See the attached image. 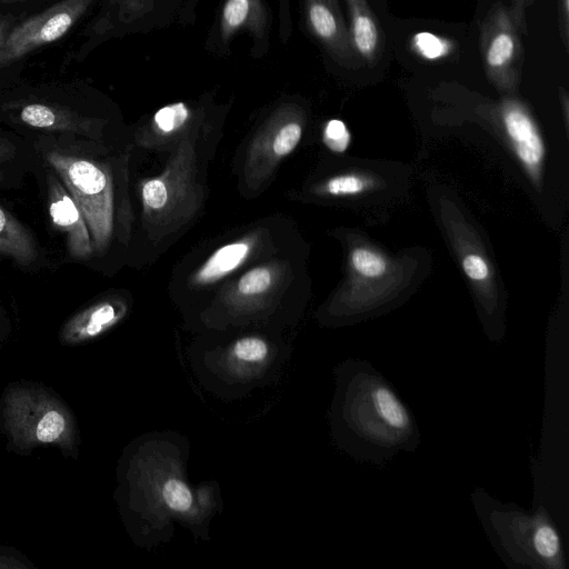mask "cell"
I'll return each instance as SVG.
<instances>
[{"label": "cell", "mask_w": 569, "mask_h": 569, "mask_svg": "<svg viewBox=\"0 0 569 569\" xmlns=\"http://www.w3.org/2000/svg\"><path fill=\"white\" fill-rule=\"evenodd\" d=\"M329 408L336 447L358 462L383 466L421 443L416 418L393 385L368 360L347 359L333 369Z\"/></svg>", "instance_id": "1"}, {"label": "cell", "mask_w": 569, "mask_h": 569, "mask_svg": "<svg viewBox=\"0 0 569 569\" xmlns=\"http://www.w3.org/2000/svg\"><path fill=\"white\" fill-rule=\"evenodd\" d=\"M532 508H543L569 543V359L548 348L538 455L530 459Z\"/></svg>", "instance_id": "2"}, {"label": "cell", "mask_w": 569, "mask_h": 569, "mask_svg": "<svg viewBox=\"0 0 569 569\" xmlns=\"http://www.w3.org/2000/svg\"><path fill=\"white\" fill-rule=\"evenodd\" d=\"M471 502L497 555L510 569H567L569 543L543 508L526 510L476 488Z\"/></svg>", "instance_id": "3"}, {"label": "cell", "mask_w": 569, "mask_h": 569, "mask_svg": "<svg viewBox=\"0 0 569 569\" xmlns=\"http://www.w3.org/2000/svg\"><path fill=\"white\" fill-rule=\"evenodd\" d=\"M289 358L288 347L251 332L190 352V366L201 386L222 399H238L277 382Z\"/></svg>", "instance_id": "4"}, {"label": "cell", "mask_w": 569, "mask_h": 569, "mask_svg": "<svg viewBox=\"0 0 569 569\" xmlns=\"http://www.w3.org/2000/svg\"><path fill=\"white\" fill-rule=\"evenodd\" d=\"M172 449L159 435L142 442V477L148 480V486L142 483V511L148 507V516L154 512L157 523L171 518L190 529L208 525L217 497L208 488L200 492L188 482L184 461H177Z\"/></svg>", "instance_id": "5"}, {"label": "cell", "mask_w": 569, "mask_h": 569, "mask_svg": "<svg viewBox=\"0 0 569 569\" xmlns=\"http://www.w3.org/2000/svg\"><path fill=\"white\" fill-rule=\"evenodd\" d=\"M140 194L143 227L154 239L176 231L199 211L203 189L190 130L176 143L163 171L142 182Z\"/></svg>", "instance_id": "6"}, {"label": "cell", "mask_w": 569, "mask_h": 569, "mask_svg": "<svg viewBox=\"0 0 569 569\" xmlns=\"http://www.w3.org/2000/svg\"><path fill=\"white\" fill-rule=\"evenodd\" d=\"M47 160L78 203L94 249L103 252L113 229V187L108 167L57 151L49 152Z\"/></svg>", "instance_id": "7"}, {"label": "cell", "mask_w": 569, "mask_h": 569, "mask_svg": "<svg viewBox=\"0 0 569 569\" xmlns=\"http://www.w3.org/2000/svg\"><path fill=\"white\" fill-rule=\"evenodd\" d=\"M305 114L293 103L278 107L263 122L247 150L243 177L247 187L259 189L302 138Z\"/></svg>", "instance_id": "8"}, {"label": "cell", "mask_w": 569, "mask_h": 569, "mask_svg": "<svg viewBox=\"0 0 569 569\" xmlns=\"http://www.w3.org/2000/svg\"><path fill=\"white\" fill-rule=\"evenodd\" d=\"M287 263L276 260L258 264L231 282L219 297L220 325L252 321L280 296L288 280Z\"/></svg>", "instance_id": "9"}, {"label": "cell", "mask_w": 569, "mask_h": 569, "mask_svg": "<svg viewBox=\"0 0 569 569\" xmlns=\"http://www.w3.org/2000/svg\"><path fill=\"white\" fill-rule=\"evenodd\" d=\"M93 0H62L12 28L0 48V67L64 36Z\"/></svg>", "instance_id": "10"}, {"label": "cell", "mask_w": 569, "mask_h": 569, "mask_svg": "<svg viewBox=\"0 0 569 569\" xmlns=\"http://www.w3.org/2000/svg\"><path fill=\"white\" fill-rule=\"evenodd\" d=\"M49 214L53 224L66 233L69 254L79 260L92 256L94 247L83 214L59 180L48 176Z\"/></svg>", "instance_id": "11"}, {"label": "cell", "mask_w": 569, "mask_h": 569, "mask_svg": "<svg viewBox=\"0 0 569 569\" xmlns=\"http://www.w3.org/2000/svg\"><path fill=\"white\" fill-rule=\"evenodd\" d=\"M501 118L518 160L532 178H538L546 151L536 123L521 106L513 102L505 104Z\"/></svg>", "instance_id": "12"}, {"label": "cell", "mask_w": 569, "mask_h": 569, "mask_svg": "<svg viewBox=\"0 0 569 569\" xmlns=\"http://www.w3.org/2000/svg\"><path fill=\"white\" fill-rule=\"evenodd\" d=\"M197 111L184 102L160 108L137 133V141L146 148H159L178 142L197 121Z\"/></svg>", "instance_id": "13"}, {"label": "cell", "mask_w": 569, "mask_h": 569, "mask_svg": "<svg viewBox=\"0 0 569 569\" xmlns=\"http://www.w3.org/2000/svg\"><path fill=\"white\" fill-rule=\"evenodd\" d=\"M260 234L252 233L218 248L192 274L194 287L211 286L240 268L256 251Z\"/></svg>", "instance_id": "14"}, {"label": "cell", "mask_w": 569, "mask_h": 569, "mask_svg": "<svg viewBox=\"0 0 569 569\" xmlns=\"http://www.w3.org/2000/svg\"><path fill=\"white\" fill-rule=\"evenodd\" d=\"M268 12L262 0H226L220 16V38L228 43L240 31L257 39L267 36Z\"/></svg>", "instance_id": "15"}, {"label": "cell", "mask_w": 569, "mask_h": 569, "mask_svg": "<svg viewBox=\"0 0 569 569\" xmlns=\"http://www.w3.org/2000/svg\"><path fill=\"white\" fill-rule=\"evenodd\" d=\"M21 120L34 128L70 131L84 136L94 134V121L79 117L61 108L31 103L22 108Z\"/></svg>", "instance_id": "16"}, {"label": "cell", "mask_w": 569, "mask_h": 569, "mask_svg": "<svg viewBox=\"0 0 569 569\" xmlns=\"http://www.w3.org/2000/svg\"><path fill=\"white\" fill-rule=\"evenodd\" d=\"M127 312L120 299L97 302L78 315L69 325V332L79 338H91L116 325Z\"/></svg>", "instance_id": "17"}, {"label": "cell", "mask_w": 569, "mask_h": 569, "mask_svg": "<svg viewBox=\"0 0 569 569\" xmlns=\"http://www.w3.org/2000/svg\"><path fill=\"white\" fill-rule=\"evenodd\" d=\"M307 22L313 34L336 52L345 48V36L333 0H305Z\"/></svg>", "instance_id": "18"}, {"label": "cell", "mask_w": 569, "mask_h": 569, "mask_svg": "<svg viewBox=\"0 0 569 569\" xmlns=\"http://www.w3.org/2000/svg\"><path fill=\"white\" fill-rule=\"evenodd\" d=\"M0 253L22 266L31 264L38 256L36 241L28 229L1 206Z\"/></svg>", "instance_id": "19"}, {"label": "cell", "mask_w": 569, "mask_h": 569, "mask_svg": "<svg viewBox=\"0 0 569 569\" xmlns=\"http://www.w3.org/2000/svg\"><path fill=\"white\" fill-rule=\"evenodd\" d=\"M351 32L358 51L370 57L378 44V31L373 20L365 13L352 9Z\"/></svg>", "instance_id": "20"}, {"label": "cell", "mask_w": 569, "mask_h": 569, "mask_svg": "<svg viewBox=\"0 0 569 569\" xmlns=\"http://www.w3.org/2000/svg\"><path fill=\"white\" fill-rule=\"evenodd\" d=\"M352 268L361 276L367 278H377L385 273L387 269L386 260L366 248H356L350 256Z\"/></svg>", "instance_id": "21"}, {"label": "cell", "mask_w": 569, "mask_h": 569, "mask_svg": "<svg viewBox=\"0 0 569 569\" xmlns=\"http://www.w3.org/2000/svg\"><path fill=\"white\" fill-rule=\"evenodd\" d=\"M368 187V181L353 173L339 174L330 178L323 184V192L330 196H355Z\"/></svg>", "instance_id": "22"}, {"label": "cell", "mask_w": 569, "mask_h": 569, "mask_svg": "<svg viewBox=\"0 0 569 569\" xmlns=\"http://www.w3.org/2000/svg\"><path fill=\"white\" fill-rule=\"evenodd\" d=\"M156 2L157 0H112V6L117 9L119 22L130 24L150 13Z\"/></svg>", "instance_id": "23"}, {"label": "cell", "mask_w": 569, "mask_h": 569, "mask_svg": "<svg viewBox=\"0 0 569 569\" xmlns=\"http://www.w3.org/2000/svg\"><path fill=\"white\" fill-rule=\"evenodd\" d=\"M515 51L513 38L506 32L497 34L487 51V62L490 67L498 68L506 64Z\"/></svg>", "instance_id": "24"}, {"label": "cell", "mask_w": 569, "mask_h": 569, "mask_svg": "<svg viewBox=\"0 0 569 569\" xmlns=\"http://www.w3.org/2000/svg\"><path fill=\"white\" fill-rule=\"evenodd\" d=\"M323 142L333 152H345L350 143V132L339 119H331L323 130Z\"/></svg>", "instance_id": "25"}, {"label": "cell", "mask_w": 569, "mask_h": 569, "mask_svg": "<svg viewBox=\"0 0 569 569\" xmlns=\"http://www.w3.org/2000/svg\"><path fill=\"white\" fill-rule=\"evenodd\" d=\"M413 42L418 52L429 60L441 58L448 52L447 42L429 32L417 33Z\"/></svg>", "instance_id": "26"}, {"label": "cell", "mask_w": 569, "mask_h": 569, "mask_svg": "<svg viewBox=\"0 0 569 569\" xmlns=\"http://www.w3.org/2000/svg\"><path fill=\"white\" fill-rule=\"evenodd\" d=\"M64 429V419L58 411H48L37 426L36 436L42 442L56 440Z\"/></svg>", "instance_id": "27"}, {"label": "cell", "mask_w": 569, "mask_h": 569, "mask_svg": "<svg viewBox=\"0 0 569 569\" xmlns=\"http://www.w3.org/2000/svg\"><path fill=\"white\" fill-rule=\"evenodd\" d=\"M465 273L473 281H483L489 276L487 262L479 254H467L462 260Z\"/></svg>", "instance_id": "28"}, {"label": "cell", "mask_w": 569, "mask_h": 569, "mask_svg": "<svg viewBox=\"0 0 569 569\" xmlns=\"http://www.w3.org/2000/svg\"><path fill=\"white\" fill-rule=\"evenodd\" d=\"M14 151L16 148L11 142L0 138V164L13 158ZM2 173L3 172L0 170V181L3 179Z\"/></svg>", "instance_id": "29"}, {"label": "cell", "mask_w": 569, "mask_h": 569, "mask_svg": "<svg viewBox=\"0 0 569 569\" xmlns=\"http://www.w3.org/2000/svg\"><path fill=\"white\" fill-rule=\"evenodd\" d=\"M287 0H281V19H282V30H281V38L283 41L288 38V34L290 33V21L287 18L288 17V9H287Z\"/></svg>", "instance_id": "30"}, {"label": "cell", "mask_w": 569, "mask_h": 569, "mask_svg": "<svg viewBox=\"0 0 569 569\" xmlns=\"http://www.w3.org/2000/svg\"><path fill=\"white\" fill-rule=\"evenodd\" d=\"M10 18L0 17V48L3 44L8 32L10 31Z\"/></svg>", "instance_id": "31"}, {"label": "cell", "mask_w": 569, "mask_h": 569, "mask_svg": "<svg viewBox=\"0 0 569 569\" xmlns=\"http://www.w3.org/2000/svg\"><path fill=\"white\" fill-rule=\"evenodd\" d=\"M22 1H27V0H0L1 3H16V2H22Z\"/></svg>", "instance_id": "32"}]
</instances>
